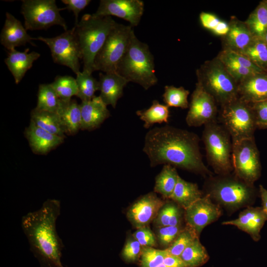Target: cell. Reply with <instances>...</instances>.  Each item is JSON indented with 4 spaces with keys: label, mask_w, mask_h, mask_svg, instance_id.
<instances>
[{
    "label": "cell",
    "mask_w": 267,
    "mask_h": 267,
    "mask_svg": "<svg viewBox=\"0 0 267 267\" xmlns=\"http://www.w3.org/2000/svg\"><path fill=\"white\" fill-rule=\"evenodd\" d=\"M199 141L194 133L166 125L147 133L143 150L151 167L170 165L208 177L213 174L203 162Z\"/></svg>",
    "instance_id": "6da1fadb"
},
{
    "label": "cell",
    "mask_w": 267,
    "mask_h": 267,
    "mask_svg": "<svg viewBox=\"0 0 267 267\" xmlns=\"http://www.w3.org/2000/svg\"><path fill=\"white\" fill-rule=\"evenodd\" d=\"M60 213V201L47 199L39 209L22 217L21 227L30 250L41 267H64L61 261L64 244L56 228Z\"/></svg>",
    "instance_id": "7a4b0ae2"
},
{
    "label": "cell",
    "mask_w": 267,
    "mask_h": 267,
    "mask_svg": "<svg viewBox=\"0 0 267 267\" xmlns=\"http://www.w3.org/2000/svg\"><path fill=\"white\" fill-rule=\"evenodd\" d=\"M204 188L213 201L232 212L250 206L259 193L254 184L242 180L233 172L208 177Z\"/></svg>",
    "instance_id": "3957f363"
},
{
    "label": "cell",
    "mask_w": 267,
    "mask_h": 267,
    "mask_svg": "<svg viewBox=\"0 0 267 267\" xmlns=\"http://www.w3.org/2000/svg\"><path fill=\"white\" fill-rule=\"evenodd\" d=\"M117 22L111 16L84 15L75 25L83 62V71L92 74L96 56Z\"/></svg>",
    "instance_id": "277c9868"
},
{
    "label": "cell",
    "mask_w": 267,
    "mask_h": 267,
    "mask_svg": "<svg viewBox=\"0 0 267 267\" xmlns=\"http://www.w3.org/2000/svg\"><path fill=\"white\" fill-rule=\"evenodd\" d=\"M117 72L129 82L138 84L145 89L157 83L153 55L148 45L136 37L134 30L131 34L128 50Z\"/></svg>",
    "instance_id": "5b68a950"
},
{
    "label": "cell",
    "mask_w": 267,
    "mask_h": 267,
    "mask_svg": "<svg viewBox=\"0 0 267 267\" xmlns=\"http://www.w3.org/2000/svg\"><path fill=\"white\" fill-rule=\"evenodd\" d=\"M202 140L208 164L217 175L233 172L232 154L233 144L231 136L218 122L204 126Z\"/></svg>",
    "instance_id": "8992f818"
},
{
    "label": "cell",
    "mask_w": 267,
    "mask_h": 267,
    "mask_svg": "<svg viewBox=\"0 0 267 267\" xmlns=\"http://www.w3.org/2000/svg\"><path fill=\"white\" fill-rule=\"evenodd\" d=\"M196 75L197 82L220 106L238 97L237 83L217 57L206 61L197 70Z\"/></svg>",
    "instance_id": "52a82bcc"
},
{
    "label": "cell",
    "mask_w": 267,
    "mask_h": 267,
    "mask_svg": "<svg viewBox=\"0 0 267 267\" xmlns=\"http://www.w3.org/2000/svg\"><path fill=\"white\" fill-rule=\"evenodd\" d=\"M218 119L230 134L232 143L253 138L257 129L252 105L239 97L221 106Z\"/></svg>",
    "instance_id": "ba28073f"
},
{
    "label": "cell",
    "mask_w": 267,
    "mask_h": 267,
    "mask_svg": "<svg viewBox=\"0 0 267 267\" xmlns=\"http://www.w3.org/2000/svg\"><path fill=\"white\" fill-rule=\"evenodd\" d=\"M133 30L131 25L116 23L95 57L94 71L105 73L117 72L128 50Z\"/></svg>",
    "instance_id": "9c48e42d"
},
{
    "label": "cell",
    "mask_w": 267,
    "mask_h": 267,
    "mask_svg": "<svg viewBox=\"0 0 267 267\" xmlns=\"http://www.w3.org/2000/svg\"><path fill=\"white\" fill-rule=\"evenodd\" d=\"M55 0H23L21 12L24 18L27 30H46L52 26H62L65 31L67 26L60 15Z\"/></svg>",
    "instance_id": "30bf717a"
},
{
    "label": "cell",
    "mask_w": 267,
    "mask_h": 267,
    "mask_svg": "<svg viewBox=\"0 0 267 267\" xmlns=\"http://www.w3.org/2000/svg\"><path fill=\"white\" fill-rule=\"evenodd\" d=\"M33 40L41 41L47 45L54 62L69 67L76 75L80 72L82 55L74 27L55 37L40 36Z\"/></svg>",
    "instance_id": "8fae6325"
},
{
    "label": "cell",
    "mask_w": 267,
    "mask_h": 267,
    "mask_svg": "<svg viewBox=\"0 0 267 267\" xmlns=\"http://www.w3.org/2000/svg\"><path fill=\"white\" fill-rule=\"evenodd\" d=\"M233 173L245 182L254 184L261 175L259 152L254 137L232 143Z\"/></svg>",
    "instance_id": "7c38bea8"
},
{
    "label": "cell",
    "mask_w": 267,
    "mask_h": 267,
    "mask_svg": "<svg viewBox=\"0 0 267 267\" xmlns=\"http://www.w3.org/2000/svg\"><path fill=\"white\" fill-rule=\"evenodd\" d=\"M214 97L197 82L193 91L185 121L189 127H197L218 121L219 111Z\"/></svg>",
    "instance_id": "4fadbf2b"
},
{
    "label": "cell",
    "mask_w": 267,
    "mask_h": 267,
    "mask_svg": "<svg viewBox=\"0 0 267 267\" xmlns=\"http://www.w3.org/2000/svg\"><path fill=\"white\" fill-rule=\"evenodd\" d=\"M184 210L186 224L194 229L199 235L205 227L218 220L222 214L220 205L214 203L208 194Z\"/></svg>",
    "instance_id": "5bb4252c"
},
{
    "label": "cell",
    "mask_w": 267,
    "mask_h": 267,
    "mask_svg": "<svg viewBox=\"0 0 267 267\" xmlns=\"http://www.w3.org/2000/svg\"><path fill=\"white\" fill-rule=\"evenodd\" d=\"M144 10L141 0H101L93 14L99 16H114L130 23L132 27L139 23Z\"/></svg>",
    "instance_id": "9a60e30c"
},
{
    "label": "cell",
    "mask_w": 267,
    "mask_h": 267,
    "mask_svg": "<svg viewBox=\"0 0 267 267\" xmlns=\"http://www.w3.org/2000/svg\"><path fill=\"white\" fill-rule=\"evenodd\" d=\"M164 204L163 201L155 193H148L130 208L127 212L128 218L137 229L147 226L154 220Z\"/></svg>",
    "instance_id": "2e32d148"
},
{
    "label": "cell",
    "mask_w": 267,
    "mask_h": 267,
    "mask_svg": "<svg viewBox=\"0 0 267 267\" xmlns=\"http://www.w3.org/2000/svg\"><path fill=\"white\" fill-rule=\"evenodd\" d=\"M267 221V215L262 207L248 206L234 220L225 221L222 225H231L248 233L256 242L261 239L260 232Z\"/></svg>",
    "instance_id": "e0dca14e"
},
{
    "label": "cell",
    "mask_w": 267,
    "mask_h": 267,
    "mask_svg": "<svg viewBox=\"0 0 267 267\" xmlns=\"http://www.w3.org/2000/svg\"><path fill=\"white\" fill-rule=\"evenodd\" d=\"M5 20L0 35L1 44L9 51L16 47L24 45L27 43L33 46L36 44L32 42L31 37L21 22L9 12H6Z\"/></svg>",
    "instance_id": "ac0fdd59"
},
{
    "label": "cell",
    "mask_w": 267,
    "mask_h": 267,
    "mask_svg": "<svg viewBox=\"0 0 267 267\" xmlns=\"http://www.w3.org/2000/svg\"><path fill=\"white\" fill-rule=\"evenodd\" d=\"M24 134L32 151L37 154L48 153L64 140V137L46 131L31 121Z\"/></svg>",
    "instance_id": "d6986e66"
},
{
    "label": "cell",
    "mask_w": 267,
    "mask_h": 267,
    "mask_svg": "<svg viewBox=\"0 0 267 267\" xmlns=\"http://www.w3.org/2000/svg\"><path fill=\"white\" fill-rule=\"evenodd\" d=\"M229 30L223 37L224 49L243 54L251 44L255 37L244 22L232 17L228 22Z\"/></svg>",
    "instance_id": "ffe728a7"
},
{
    "label": "cell",
    "mask_w": 267,
    "mask_h": 267,
    "mask_svg": "<svg viewBox=\"0 0 267 267\" xmlns=\"http://www.w3.org/2000/svg\"><path fill=\"white\" fill-rule=\"evenodd\" d=\"M107 105L99 96L82 101L80 104L82 115V130L92 131L98 128L110 115Z\"/></svg>",
    "instance_id": "44dd1931"
},
{
    "label": "cell",
    "mask_w": 267,
    "mask_h": 267,
    "mask_svg": "<svg viewBox=\"0 0 267 267\" xmlns=\"http://www.w3.org/2000/svg\"><path fill=\"white\" fill-rule=\"evenodd\" d=\"M99 96L107 105L115 108L129 81L117 72L99 73Z\"/></svg>",
    "instance_id": "7402d4cb"
},
{
    "label": "cell",
    "mask_w": 267,
    "mask_h": 267,
    "mask_svg": "<svg viewBox=\"0 0 267 267\" xmlns=\"http://www.w3.org/2000/svg\"><path fill=\"white\" fill-rule=\"evenodd\" d=\"M238 97L252 104L267 100V74H256L238 84Z\"/></svg>",
    "instance_id": "603a6c76"
},
{
    "label": "cell",
    "mask_w": 267,
    "mask_h": 267,
    "mask_svg": "<svg viewBox=\"0 0 267 267\" xmlns=\"http://www.w3.org/2000/svg\"><path fill=\"white\" fill-rule=\"evenodd\" d=\"M65 134L73 135L81 130L82 115L80 104L74 99H60L56 113Z\"/></svg>",
    "instance_id": "cb8c5ba5"
},
{
    "label": "cell",
    "mask_w": 267,
    "mask_h": 267,
    "mask_svg": "<svg viewBox=\"0 0 267 267\" xmlns=\"http://www.w3.org/2000/svg\"><path fill=\"white\" fill-rule=\"evenodd\" d=\"M28 48L23 52L15 49L9 51L7 57L4 62L8 69L11 73L16 84H18L27 71L29 70L35 61L40 56L37 52H28Z\"/></svg>",
    "instance_id": "d4e9b609"
},
{
    "label": "cell",
    "mask_w": 267,
    "mask_h": 267,
    "mask_svg": "<svg viewBox=\"0 0 267 267\" xmlns=\"http://www.w3.org/2000/svg\"><path fill=\"white\" fill-rule=\"evenodd\" d=\"M203 196L197 184L187 181L179 177L170 198L185 209Z\"/></svg>",
    "instance_id": "484cf974"
},
{
    "label": "cell",
    "mask_w": 267,
    "mask_h": 267,
    "mask_svg": "<svg viewBox=\"0 0 267 267\" xmlns=\"http://www.w3.org/2000/svg\"><path fill=\"white\" fill-rule=\"evenodd\" d=\"M31 120L36 125L52 134L65 137L58 114L43 111L36 107L31 112Z\"/></svg>",
    "instance_id": "4316f807"
},
{
    "label": "cell",
    "mask_w": 267,
    "mask_h": 267,
    "mask_svg": "<svg viewBox=\"0 0 267 267\" xmlns=\"http://www.w3.org/2000/svg\"><path fill=\"white\" fill-rule=\"evenodd\" d=\"M179 177L175 167L164 165L156 178L154 191L165 198H170Z\"/></svg>",
    "instance_id": "83f0119b"
},
{
    "label": "cell",
    "mask_w": 267,
    "mask_h": 267,
    "mask_svg": "<svg viewBox=\"0 0 267 267\" xmlns=\"http://www.w3.org/2000/svg\"><path fill=\"white\" fill-rule=\"evenodd\" d=\"M136 114L144 122L143 126L146 129L149 128L156 123H168L170 117L169 107L160 104L157 100L152 101L149 108L138 110Z\"/></svg>",
    "instance_id": "f1b7e54d"
},
{
    "label": "cell",
    "mask_w": 267,
    "mask_h": 267,
    "mask_svg": "<svg viewBox=\"0 0 267 267\" xmlns=\"http://www.w3.org/2000/svg\"><path fill=\"white\" fill-rule=\"evenodd\" d=\"M254 37L262 39L267 31V4L261 2L244 22Z\"/></svg>",
    "instance_id": "f546056e"
},
{
    "label": "cell",
    "mask_w": 267,
    "mask_h": 267,
    "mask_svg": "<svg viewBox=\"0 0 267 267\" xmlns=\"http://www.w3.org/2000/svg\"><path fill=\"white\" fill-rule=\"evenodd\" d=\"M179 257L187 267H200L209 259L208 252L199 237L187 247Z\"/></svg>",
    "instance_id": "4dcf8cb0"
},
{
    "label": "cell",
    "mask_w": 267,
    "mask_h": 267,
    "mask_svg": "<svg viewBox=\"0 0 267 267\" xmlns=\"http://www.w3.org/2000/svg\"><path fill=\"white\" fill-rule=\"evenodd\" d=\"M217 57L224 66L248 68L258 73H267L253 63L245 55L232 50L223 49Z\"/></svg>",
    "instance_id": "1f68e13d"
},
{
    "label": "cell",
    "mask_w": 267,
    "mask_h": 267,
    "mask_svg": "<svg viewBox=\"0 0 267 267\" xmlns=\"http://www.w3.org/2000/svg\"><path fill=\"white\" fill-rule=\"evenodd\" d=\"M60 98L50 84H40L39 86L37 105L39 110L57 113Z\"/></svg>",
    "instance_id": "d6a6232c"
},
{
    "label": "cell",
    "mask_w": 267,
    "mask_h": 267,
    "mask_svg": "<svg viewBox=\"0 0 267 267\" xmlns=\"http://www.w3.org/2000/svg\"><path fill=\"white\" fill-rule=\"evenodd\" d=\"M181 212L178 206L173 202L163 205L154 219V223L158 227L180 225Z\"/></svg>",
    "instance_id": "836d02e7"
},
{
    "label": "cell",
    "mask_w": 267,
    "mask_h": 267,
    "mask_svg": "<svg viewBox=\"0 0 267 267\" xmlns=\"http://www.w3.org/2000/svg\"><path fill=\"white\" fill-rule=\"evenodd\" d=\"M76 75L78 89L77 96L82 102L90 100L95 96V92L99 90V82L92 77V74L87 72H80Z\"/></svg>",
    "instance_id": "e575fe53"
},
{
    "label": "cell",
    "mask_w": 267,
    "mask_h": 267,
    "mask_svg": "<svg viewBox=\"0 0 267 267\" xmlns=\"http://www.w3.org/2000/svg\"><path fill=\"white\" fill-rule=\"evenodd\" d=\"M50 84L61 100L70 99L78 92L76 78L70 76H57Z\"/></svg>",
    "instance_id": "d590c367"
},
{
    "label": "cell",
    "mask_w": 267,
    "mask_h": 267,
    "mask_svg": "<svg viewBox=\"0 0 267 267\" xmlns=\"http://www.w3.org/2000/svg\"><path fill=\"white\" fill-rule=\"evenodd\" d=\"M189 90L182 87L178 88L173 86H166L163 98L166 105L169 107L186 109L189 107L188 96Z\"/></svg>",
    "instance_id": "8d00e7d4"
},
{
    "label": "cell",
    "mask_w": 267,
    "mask_h": 267,
    "mask_svg": "<svg viewBox=\"0 0 267 267\" xmlns=\"http://www.w3.org/2000/svg\"><path fill=\"white\" fill-rule=\"evenodd\" d=\"M266 72L267 70V45L262 39L255 38L242 54Z\"/></svg>",
    "instance_id": "74e56055"
},
{
    "label": "cell",
    "mask_w": 267,
    "mask_h": 267,
    "mask_svg": "<svg viewBox=\"0 0 267 267\" xmlns=\"http://www.w3.org/2000/svg\"><path fill=\"white\" fill-rule=\"evenodd\" d=\"M199 235L188 225L182 228L173 243L167 249L169 254L178 256Z\"/></svg>",
    "instance_id": "f35d334b"
},
{
    "label": "cell",
    "mask_w": 267,
    "mask_h": 267,
    "mask_svg": "<svg viewBox=\"0 0 267 267\" xmlns=\"http://www.w3.org/2000/svg\"><path fill=\"white\" fill-rule=\"evenodd\" d=\"M199 19L204 28L216 35L223 37L228 31V23L221 20L214 14L202 12L199 15Z\"/></svg>",
    "instance_id": "ab89813d"
},
{
    "label": "cell",
    "mask_w": 267,
    "mask_h": 267,
    "mask_svg": "<svg viewBox=\"0 0 267 267\" xmlns=\"http://www.w3.org/2000/svg\"><path fill=\"white\" fill-rule=\"evenodd\" d=\"M168 254L167 249L159 250L152 247L143 246L140 254V267H157L163 263Z\"/></svg>",
    "instance_id": "60d3db41"
},
{
    "label": "cell",
    "mask_w": 267,
    "mask_h": 267,
    "mask_svg": "<svg viewBox=\"0 0 267 267\" xmlns=\"http://www.w3.org/2000/svg\"><path fill=\"white\" fill-rule=\"evenodd\" d=\"M141 246L134 237L129 238L122 252V258L128 263L136 261L140 256L142 248Z\"/></svg>",
    "instance_id": "b9f144b4"
},
{
    "label": "cell",
    "mask_w": 267,
    "mask_h": 267,
    "mask_svg": "<svg viewBox=\"0 0 267 267\" xmlns=\"http://www.w3.org/2000/svg\"><path fill=\"white\" fill-rule=\"evenodd\" d=\"M182 229L180 225L159 227L157 238L160 245L164 247H169L176 239Z\"/></svg>",
    "instance_id": "7bdbcfd3"
},
{
    "label": "cell",
    "mask_w": 267,
    "mask_h": 267,
    "mask_svg": "<svg viewBox=\"0 0 267 267\" xmlns=\"http://www.w3.org/2000/svg\"><path fill=\"white\" fill-rule=\"evenodd\" d=\"M133 237L141 246L153 247L156 245L155 236L148 226L137 228L133 234Z\"/></svg>",
    "instance_id": "ee69618b"
},
{
    "label": "cell",
    "mask_w": 267,
    "mask_h": 267,
    "mask_svg": "<svg viewBox=\"0 0 267 267\" xmlns=\"http://www.w3.org/2000/svg\"><path fill=\"white\" fill-rule=\"evenodd\" d=\"M254 113L257 129L267 125V100L251 104Z\"/></svg>",
    "instance_id": "f6af8a7d"
},
{
    "label": "cell",
    "mask_w": 267,
    "mask_h": 267,
    "mask_svg": "<svg viewBox=\"0 0 267 267\" xmlns=\"http://www.w3.org/2000/svg\"><path fill=\"white\" fill-rule=\"evenodd\" d=\"M61 1L66 5V7L61 8L67 9L73 12L75 17V25L78 21V16L80 12L86 7L90 2V0H62Z\"/></svg>",
    "instance_id": "bcb514c9"
},
{
    "label": "cell",
    "mask_w": 267,
    "mask_h": 267,
    "mask_svg": "<svg viewBox=\"0 0 267 267\" xmlns=\"http://www.w3.org/2000/svg\"><path fill=\"white\" fill-rule=\"evenodd\" d=\"M163 263L169 267H187L180 257L169 253L165 258Z\"/></svg>",
    "instance_id": "7dc6e473"
},
{
    "label": "cell",
    "mask_w": 267,
    "mask_h": 267,
    "mask_svg": "<svg viewBox=\"0 0 267 267\" xmlns=\"http://www.w3.org/2000/svg\"><path fill=\"white\" fill-rule=\"evenodd\" d=\"M259 192L262 200V207L267 215V190L262 185H260Z\"/></svg>",
    "instance_id": "c3c4849f"
},
{
    "label": "cell",
    "mask_w": 267,
    "mask_h": 267,
    "mask_svg": "<svg viewBox=\"0 0 267 267\" xmlns=\"http://www.w3.org/2000/svg\"><path fill=\"white\" fill-rule=\"evenodd\" d=\"M262 39L263 40V41L265 42V43L267 44V32L266 33V34H265V35L264 36L263 38H262Z\"/></svg>",
    "instance_id": "681fc988"
},
{
    "label": "cell",
    "mask_w": 267,
    "mask_h": 267,
    "mask_svg": "<svg viewBox=\"0 0 267 267\" xmlns=\"http://www.w3.org/2000/svg\"><path fill=\"white\" fill-rule=\"evenodd\" d=\"M157 267H169L166 266L164 263H162V264H160V265H159L158 266H157Z\"/></svg>",
    "instance_id": "f907efd6"
},
{
    "label": "cell",
    "mask_w": 267,
    "mask_h": 267,
    "mask_svg": "<svg viewBox=\"0 0 267 267\" xmlns=\"http://www.w3.org/2000/svg\"><path fill=\"white\" fill-rule=\"evenodd\" d=\"M262 129H267V125L264 126Z\"/></svg>",
    "instance_id": "816d5d0a"
},
{
    "label": "cell",
    "mask_w": 267,
    "mask_h": 267,
    "mask_svg": "<svg viewBox=\"0 0 267 267\" xmlns=\"http://www.w3.org/2000/svg\"><path fill=\"white\" fill-rule=\"evenodd\" d=\"M266 3H267V0L266 1Z\"/></svg>",
    "instance_id": "f5cc1de1"
}]
</instances>
